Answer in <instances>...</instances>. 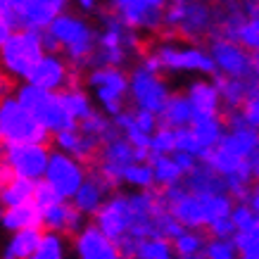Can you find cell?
Returning <instances> with one entry per match:
<instances>
[{
	"label": "cell",
	"instance_id": "4316f807",
	"mask_svg": "<svg viewBox=\"0 0 259 259\" xmlns=\"http://www.w3.org/2000/svg\"><path fill=\"white\" fill-rule=\"evenodd\" d=\"M181 183H183L188 190H193V193H226L224 176L214 171L204 159H200V162L183 176Z\"/></svg>",
	"mask_w": 259,
	"mask_h": 259
},
{
	"label": "cell",
	"instance_id": "603a6c76",
	"mask_svg": "<svg viewBox=\"0 0 259 259\" xmlns=\"http://www.w3.org/2000/svg\"><path fill=\"white\" fill-rule=\"evenodd\" d=\"M53 143H55L57 150L69 152V155L83 159V162H93V159L98 157V150H100V145H102L95 136H91L88 131L81 128L79 121L67 126V128H62V131H57V134H53Z\"/></svg>",
	"mask_w": 259,
	"mask_h": 259
},
{
	"label": "cell",
	"instance_id": "7402d4cb",
	"mask_svg": "<svg viewBox=\"0 0 259 259\" xmlns=\"http://www.w3.org/2000/svg\"><path fill=\"white\" fill-rule=\"evenodd\" d=\"M40 217H43V226L64 236H74L86 221V217L74 207L69 197H55L53 202L40 207Z\"/></svg>",
	"mask_w": 259,
	"mask_h": 259
},
{
	"label": "cell",
	"instance_id": "4dcf8cb0",
	"mask_svg": "<svg viewBox=\"0 0 259 259\" xmlns=\"http://www.w3.org/2000/svg\"><path fill=\"white\" fill-rule=\"evenodd\" d=\"M148 162L152 166V174H155V186H159V188L176 186L186 176L174 155H155V152H150Z\"/></svg>",
	"mask_w": 259,
	"mask_h": 259
},
{
	"label": "cell",
	"instance_id": "7dc6e473",
	"mask_svg": "<svg viewBox=\"0 0 259 259\" xmlns=\"http://www.w3.org/2000/svg\"><path fill=\"white\" fill-rule=\"evenodd\" d=\"M74 3L83 15H98L100 12V0H74Z\"/></svg>",
	"mask_w": 259,
	"mask_h": 259
},
{
	"label": "cell",
	"instance_id": "bcb514c9",
	"mask_svg": "<svg viewBox=\"0 0 259 259\" xmlns=\"http://www.w3.org/2000/svg\"><path fill=\"white\" fill-rule=\"evenodd\" d=\"M12 88H15V79L0 67V100L8 98V95H12Z\"/></svg>",
	"mask_w": 259,
	"mask_h": 259
},
{
	"label": "cell",
	"instance_id": "e0dca14e",
	"mask_svg": "<svg viewBox=\"0 0 259 259\" xmlns=\"http://www.w3.org/2000/svg\"><path fill=\"white\" fill-rule=\"evenodd\" d=\"M67 8H69V0H12L5 15L15 22L17 29L43 31Z\"/></svg>",
	"mask_w": 259,
	"mask_h": 259
},
{
	"label": "cell",
	"instance_id": "5bb4252c",
	"mask_svg": "<svg viewBox=\"0 0 259 259\" xmlns=\"http://www.w3.org/2000/svg\"><path fill=\"white\" fill-rule=\"evenodd\" d=\"M76 79H79V69H74L60 50H46L24 81L48 88V91H62V88L76 83Z\"/></svg>",
	"mask_w": 259,
	"mask_h": 259
},
{
	"label": "cell",
	"instance_id": "277c9868",
	"mask_svg": "<svg viewBox=\"0 0 259 259\" xmlns=\"http://www.w3.org/2000/svg\"><path fill=\"white\" fill-rule=\"evenodd\" d=\"M98 40L91 57V67H124L131 57L141 53V31L126 26L112 10L98 12Z\"/></svg>",
	"mask_w": 259,
	"mask_h": 259
},
{
	"label": "cell",
	"instance_id": "7c38bea8",
	"mask_svg": "<svg viewBox=\"0 0 259 259\" xmlns=\"http://www.w3.org/2000/svg\"><path fill=\"white\" fill-rule=\"evenodd\" d=\"M86 176H88V169L83 159L74 157L69 152H62V150H57V148L50 150V159H48L43 181L55 190L57 195L71 197L79 190V186L83 183Z\"/></svg>",
	"mask_w": 259,
	"mask_h": 259
},
{
	"label": "cell",
	"instance_id": "681fc988",
	"mask_svg": "<svg viewBox=\"0 0 259 259\" xmlns=\"http://www.w3.org/2000/svg\"><path fill=\"white\" fill-rule=\"evenodd\" d=\"M12 176H15V174H12V169L8 166V162H5V159L0 157V190H3L5 186H8V181L12 179Z\"/></svg>",
	"mask_w": 259,
	"mask_h": 259
},
{
	"label": "cell",
	"instance_id": "4fadbf2b",
	"mask_svg": "<svg viewBox=\"0 0 259 259\" xmlns=\"http://www.w3.org/2000/svg\"><path fill=\"white\" fill-rule=\"evenodd\" d=\"M207 50L214 60V69L221 76H238V79L254 76L252 50H247L243 43L226 38V36H212Z\"/></svg>",
	"mask_w": 259,
	"mask_h": 259
},
{
	"label": "cell",
	"instance_id": "5b68a950",
	"mask_svg": "<svg viewBox=\"0 0 259 259\" xmlns=\"http://www.w3.org/2000/svg\"><path fill=\"white\" fill-rule=\"evenodd\" d=\"M15 98L31 112L33 117L38 119L40 124L46 126L50 136L62 131V128H67L71 124H76V119L71 117L69 110L64 107L62 98H60V91H48V88H40L36 83L24 81V83L17 86Z\"/></svg>",
	"mask_w": 259,
	"mask_h": 259
},
{
	"label": "cell",
	"instance_id": "7bdbcfd3",
	"mask_svg": "<svg viewBox=\"0 0 259 259\" xmlns=\"http://www.w3.org/2000/svg\"><path fill=\"white\" fill-rule=\"evenodd\" d=\"M240 117L245 119V124L254 126V128H259V91L257 93H252L247 100L240 105Z\"/></svg>",
	"mask_w": 259,
	"mask_h": 259
},
{
	"label": "cell",
	"instance_id": "52a82bcc",
	"mask_svg": "<svg viewBox=\"0 0 259 259\" xmlns=\"http://www.w3.org/2000/svg\"><path fill=\"white\" fill-rule=\"evenodd\" d=\"M86 86L93 91L95 105L110 117H117L121 110H126L128 102V71L124 67H88L86 69Z\"/></svg>",
	"mask_w": 259,
	"mask_h": 259
},
{
	"label": "cell",
	"instance_id": "8d00e7d4",
	"mask_svg": "<svg viewBox=\"0 0 259 259\" xmlns=\"http://www.w3.org/2000/svg\"><path fill=\"white\" fill-rule=\"evenodd\" d=\"M121 181L131 190L155 188V174H152V166H150L148 159H136L131 164H126Z\"/></svg>",
	"mask_w": 259,
	"mask_h": 259
},
{
	"label": "cell",
	"instance_id": "db71d44e",
	"mask_svg": "<svg viewBox=\"0 0 259 259\" xmlns=\"http://www.w3.org/2000/svg\"><path fill=\"white\" fill-rule=\"evenodd\" d=\"M10 5H12V0H0V12H8Z\"/></svg>",
	"mask_w": 259,
	"mask_h": 259
},
{
	"label": "cell",
	"instance_id": "f35d334b",
	"mask_svg": "<svg viewBox=\"0 0 259 259\" xmlns=\"http://www.w3.org/2000/svg\"><path fill=\"white\" fill-rule=\"evenodd\" d=\"M204 259H236L238 257V245L233 238L228 236H212L204 240Z\"/></svg>",
	"mask_w": 259,
	"mask_h": 259
},
{
	"label": "cell",
	"instance_id": "ba28073f",
	"mask_svg": "<svg viewBox=\"0 0 259 259\" xmlns=\"http://www.w3.org/2000/svg\"><path fill=\"white\" fill-rule=\"evenodd\" d=\"M43 53H46L43 31L15 29V33L8 38V43L0 48V67L15 81H24Z\"/></svg>",
	"mask_w": 259,
	"mask_h": 259
},
{
	"label": "cell",
	"instance_id": "6da1fadb",
	"mask_svg": "<svg viewBox=\"0 0 259 259\" xmlns=\"http://www.w3.org/2000/svg\"><path fill=\"white\" fill-rule=\"evenodd\" d=\"M259 155V128L245 124L240 112H228L226 131L217 148L207 152L204 162L224 179H238L252 183V162Z\"/></svg>",
	"mask_w": 259,
	"mask_h": 259
},
{
	"label": "cell",
	"instance_id": "7a4b0ae2",
	"mask_svg": "<svg viewBox=\"0 0 259 259\" xmlns=\"http://www.w3.org/2000/svg\"><path fill=\"white\" fill-rule=\"evenodd\" d=\"M43 38L46 50H60L74 69L86 71L95 53L98 26L83 12L64 10L43 29Z\"/></svg>",
	"mask_w": 259,
	"mask_h": 259
},
{
	"label": "cell",
	"instance_id": "83f0119b",
	"mask_svg": "<svg viewBox=\"0 0 259 259\" xmlns=\"http://www.w3.org/2000/svg\"><path fill=\"white\" fill-rule=\"evenodd\" d=\"M188 126H190V134H193V138L197 141V145L202 148L204 157H207V152H209V150L219 145V141L224 138V131H226V121H224L221 117L195 119V121H190Z\"/></svg>",
	"mask_w": 259,
	"mask_h": 259
},
{
	"label": "cell",
	"instance_id": "f5cc1de1",
	"mask_svg": "<svg viewBox=\"0 0 259 259\" xmlns=\"http://www.w3.org/2000/svg\"><path fill=\"white\" fill-rule=\"evenodd\" d=\"M252 176H254V181L259 183V155L254 157V162H252Z\"/></svg>",
	"mask_w": 259,
	"mask_h": 259
},
{
	"label": "cell",
	"instance_id": "74e56055",
	"mask_svg": "<svg viewBox=\"0 0 259 259\" xmlns=\"http://www.w3.org/2000/svg\"><path fill=\"white\" fill-rule=\"evenodd\" d=\"M171 257H174L171 238L150 236V238H143L138 243L134 259H171Z\"/></svg>",
	"mask_w": 259,
	"mask_h": 259
},
{
	"label": "cell",
	"instance_id": "60d3db41",
	"mask_svg": "<svg viewBox=\"0 0 259 259\" xmlns=\"http://www.w3.org/2000/svg\"><path fill=\"white\" fill-rule=\"evenodd\" d=\"M150 152L155 155H171L176 152V128L174 126L159 124L150 138Z\"/></svg>",
	"mask_w": 259,
	"mask_h": 259
},
{
	"label": "cell",
	"instance_id": "ac0fdd59",
	"mask_svg": "<svg viewBox=\"0 0 259 259\" xmlns=\"http://www.w3.org/2000/svg\"><path fill=\"white\" fill-rule=\"evenodd\" d=\"M93 221L112 238V240H121V238L131 231V202H128V193L121 190H112L100 204V209L95 212Z\"/></svg>",
	"mask_w": 259,
	"mask_h": 259
},
{
	"label": "cell",
	"instance_id": "2e32d148",
	"mask_svg": "<svg viewBox=\"0 0 259 259\" xmlns=\"http://www.w3.org/2000/svg\"><path fill=\"white\" fill-rule=\"evenodd\" d=\"M164 202L174 219L179 221L183 228H207V212H204V197L200 193L188 190L183 183L162 188Z\"/></svg>",
	"mask_w": 259,
	"mask_h": 259
},
{
	"label": "cell",
	"instance_id": "9a60e30c",
	"mask_svg": "<svg viewBox=\"0 0 259 259\" xmlns=\"http://www.w3.org/2000/svg\"><path fill=\"white\" fill-rule=\"evenodd\" d=\"M3 159L8 162L15 176L40 181L46 174L48 159H50V148L46 143L26 141V143H10L3 150Z\"/></svg>",
	"mask_w": 259,
	"mask_h": 259
},
{
	"label": "cell",
	"instance_id": "f6af8a7d",
	"mask_svg": "<svg viewBox=\"0 0 259 259\" xmlns=\"http://www.w3.org/2000/svg\"><path fill=\"white\" fill-rule=\"evenodd\" d=\"M15 29H17L15 22H12V19L5 15V12H0V48L8 43V38L12 36V33H15Z\"/></svg>",
	"mask_w": 259,
	"mask_h": 259
},
{
	"label": "cell",
	"instance_id": "ee69618b",
	"mask_svg": "<svg viewBox=\"0 0 259 259\" xmlns=\"http://www.w3.org/2000/svg\"><path fill=\"white\" fill-rule=\"evenodd\" d=\"M207 231H209V236H228V238H233L236 236V224H233L231 217H224V219L209 224Z\"/></svg>",
	"mask_w": 259,
	"mask_h": 259
},
{
	"label": "cell",
	"instance_id": "8fae6325",
	"mask_svg": "<svg viewBox=\"0 0 259 259\" xmlns=\"http://www.w3.org/2000/svg\"><path fill=\"white\" fill-rule=\"evenodd\" d=\"M95 159H98L95 171L107 181V186H110L112 190H119L124 186L121 176H124L126 164L136 162L138 155H136V148L131 145V141H128L126 136L114 134V136H110L107 141H102Z\"/></svg>",
	"mask_w": 259,
	"mask_h": 259
},
{
	"label": "cell",
	"instance_id": "f546056e",
	"mask_svg": "<svg viewBox=\"0 0 259 259\" xmlns=\"http://www.w3.org/2000/svg\"><path fill=\"white\" fill-rule=\"evenodd\" d=\"M157 117H159V124L164 126H174V128L188 126L193 121V110H190V102L186 98V93L181 91V93L169 95V100L164 102V107L159 110Z\"/></svg>",
	"mask_w": 259,
	"mask_h": 259
},
{
	"label": "cell",
	"instance_id": "b9f144b4",
	"mask_svg": "<svg viewBox=\"0 0 259 259\" xmlns=\"http://www.w3.org/2000/svg\"><path fill=\"white\" fill-rule=\"evenodd\" d=\"M231 219L236 224V233L238 231H245V228H250L257 219V214L252 212V207L245 200H236L233 202V209H231Z\"/></svg>",
	"mask_w": 259,
	"mask_h": 259
},
{
	"label": "cell",
	"instance_id": "d6986e66",
	"mask_svg": "<svg viewBox=\"0 0 259 259\" xmlns=\"http://www.w3.org/2000/svg\"><path fill=\"white\" fill-rule=\"evenodd\" d=\"M107 10H112L126 26L141 33H157L162 29L164 10L152 8L145 0H107Z\"/></svg>",
	"mask_w": 259,
	"mask_h": 259
},
{
	"label": "cell",
	"instance_id": "484cf974",
	"mask_svg": "<svg viewBox=\"0 0 259 259\" xmlns=\"http://www.w3.org/2000/svg\"><path fill=\"white\" fill-rule=\"evenodd\" d=\"M0 226L8 233H15L22 228H40L43 226L40 207L33 200L24 204H12V207H0Z\"/></svg>",
	"mask_w": 259,
	"mask_h": 259
},
{
	"label": "cell",
	"instance_id": "ffe728a7",
	"mask_svg": "<svg viewBox=\"0 0 259 259\" xmlns=\"http://www.w3.org/2000/svg\"><path fill=\"white\" fill-rule=\"evenodd\" d=\"M71 250L79 259H119L117 240H112L98 224H83L71 236Z\"/></svg>",
	"mask_w": 259,
	"mask_h": 259
},
{
	"label": "cell",
	"instance_id": "11a10c76",
	"mask_svg": "<svg viewBox=\"0 0 259 259\" xmlns=\"http://www.w3.org/2000/svg\"><path fill=\"white\" fill-rule=\"evenodd\" d=\"M200 3H217V0H200Z\"/></svg>",
	"mask_w": 259,
	"mask_h": 259
},
{
	"label": "cell",
	"instance_id": "f1b7e54d",
	"mask_svg": "<svg viewBox=\"0 0 259 259\" xmlns=\"http://www.w3.org/2000/svg\"><path fill=\"white\" fill-rule=\"evenodd\" d=\"M40 240V228H22L8 238L3 247V259H33L36 245Z\"/></svg>",
	"mask_w": 259,
	"mask_h": 259
},
{
	"label": "cell",
	"instance_id": "d4e9b609",
	"mask_svg": "<svg viewBox=\"0 0 259 259\" xmlns=\"http://www.w3.org/2000/svg\"><path fill=\"white\" fill-rule=\"evenodd\" d=\"M214 81H217V88H219L221 95V105L226 112L240 110L252 93L259 91V83L254 76H247V79H238V76H221V74H214Z\"/></svg>",
	"mask_w": 259,
	"mask_h": 259
},
{
	"label": "cell",
	"instance_id": "3957f363",
	"mask_svg": "<svg viewBox=\"0 0 259 259\" xmlns=\"http://www.w3.org/2000/svg\"><path fill=\"white\" fill-rule=\"evenodd\" d=\"M162 29L169 38L179 36L190 43H202L217 36V5L200 0H171L164 8Z\"/></svg>",
	"mask_w": 259,
	"mask_h": 259
},
{
	"label": "cell",
	"instance_id": "e575fe53",
	"mask_svg": "<svg viewBox=\"0 0 259 259\" xmlns=\"http://www.w3.org/2000/svg\"><path fill=\"white\" fill-rule=\"evenodd\" d=\"M245 3V24L240 26L236 40L247 50H259V0H243Z\"/></svg>",
	"mask_w": 259,
	"mask_h": 259
},
{
	"label": "cell",
	"instance_id": "8992f818",
	"mask_svg": "<svg viewBox=\"0 0 259 259\" xmlns=\"http://www.w3.org/2000/svg\"><path fill=\"white\" fill-rule=\"evenodd\" d=\"M152 53L157 55L164 74H195V76H214L217 74L209 50L200 48L197 43H190V40L188 46H183V43H176L174 38H164L152 48Z\"/></svg>",
	"mask_w": 259,
	"mask_h": 259
},
{
	"label": "cell",
	"instance_id": "1f68e13d",
	"mask_svg": "<svg viewBox=\"0 0 259 259\" xmlns=\"http://www.w3.org/2000/svg\"><path fill=\"white\" fill-rule=\"evenodd\" d=\"M60 98H62L64 107L69 110V114L76 119V121L86 119L88 114H93V112L98 110V105L93 102L91 93H88L83 86H79V83H71V86L62 88V91H60Z\"/></svg>",
	"mask_w": 259,
	"mask_h": 259
},
{
	"label": "cell",
	"instance_id": "44dd1931",
	"mask_svg": "<svg viewBox=\"0 0 259 259\" xmlns=\"http://www.w3.org/2000/svg\"><path fill=\"white\" fill-rule=\"evenodd\" d=\"M183 93L190 102L193 110V121L195 119H207V117H221L224 105H221V95L217 88L214 76H197V79L188 81Z\"/></svg>",
	"mask_w": 259,
	"mask_h": 259
},
{
	"label": "cell",
	"instance_id": "816d5d0a",
	"mask_svg": "<svg viewBox=\"0 0 259 259\" xmlns=\"http://www.w3.org/2000/svg\"><path fill=\"white\" fill-rule=\"evenodd\" d=\"M252 60H254V79H257V83H259V50L252 53Z\"/></svg>",
	"mask_w": 259,
	"mask_h": 259
},
{
	"label": "cell",
	"instance_id": "30bf717a",
	"mask_svg": "<svg viewBox=\"0 0 259 259\" xmlns=\"http://www.w3.org/2000/svg\"><path fill=\"white\" fill-rule=\"evenodd\" d=\"M171 86L166 83L164 74L159 71H150L143 64H136L128 71V100L134 107H143L159 114V110L164 107V102L171 95Z\"/></svg>",
	"mask_w": 259,
	"mask_h": 259
},
{
	"label": "cell",
	"instance_id": "ab89813d",
	"mask_svg": "<svg viewBox=\"0 0 259 259\" xmlns=\"http://www.w3.org/2000/svg\"><path fill=\"white\" fill-rule=\"evenodd\" d=\"M238 245V257L243 259H259V217L254 219L250 228L245 231H238L233 236Z\"/></svg>",
	"mask_w": 259,
	"mask_h": 259
},
{
	"label": "cell",
	"instance_id": "f907efd6",
	"mask_svg": "<svg viewBox=\"0 0 259 259\" xmlns=\"http://www.w3.org/2000/svg\"><path fill=\"white\" fill-rule=\"evenodd\" d=\"M145 3H148V5H152V8H162V10H164L171 0H145Z\"/></svg>",
	"mask_w": 259,
	"mask_h": 259
},
{
	"label": "cell",
	"instance_id": "836d02e7",
	"mask_svg": "<svg viewBox=\"0 0 259 259\" xmlns=\"http://www.w3.org/2000/svg\"><path fill=\"white\" fill-rule=\"evenodd\" d=\"M36 193V181L24 179V176H12L8 186L0 190V207H12V204L31 202Z\"/></svg>",
	"mask_w": 259,
	"mask_h": 259
},
{
	"label": "cell",
	"instance_id": "c3c4849f",
	"mask_svg": "<svg viewBox=\"0 0 259 259\" xmlns=\"http://www.w3.org/2000/svg\"><path fill=\"white\" fill-rule=\"evenodd\" d=\"M245 202L250 204V207H252V212H254V214L259 217V183L250 188V193H247V197H245Z\"/></svg>",
	"mask_w": 259,
	"mask_h": 259
},
{
	"label": "cell",
	"instance_id": "cb8c5ba5",
	"mask_svg": "<svg viewBox=\"0 0 259 259\" xmlns=\"http://www.w3.org/2000/svg\"><path fill=\"white\" fill-rule=\"evenodd\" d=\"M110 193H112V188L107 186V181L102 179L98 171H93L83 179V183L79 186V190H76L69 200L74 202V207H76V209L88 219V217H95V212L100 209V204L105 202V197L110 195Z\"/></svg>",
	"mask_w": 259,
	"mask_h": 259
},
{
	"label": "cell",
	"instance_id": "d590c367",
	"mask_svg": "<svg viewBox=\"0 0 259 259\" xmlns=\"http://www.w3.org/2000/svg\"><path fill=\"white\" fill-rule=\"evenodd\" d=\"M67 252H69V245H67L64 233L48 228V231H40V240L36 245L33 259H64Z\"/></svg>",
	"mask_w": 259,
	"mask_h": 259
},
{
	"label": "cell",
	"instance_id": "9c48e42d",
	"mask_svg": "<svg viewBox=\"0 0 259 259\" xmlns=\"http://www.w3.org/2000/svg\"><path fill=\"white\" fill-rule=\"evenodd\" d=\"M48 138H50L48 128L17 100L15 93L0 100V141L5 145L26 141L46 143Z\"/></svg>",
	"mask_w": 259,
	"mask_h": 259
},
{
	"label": "cell",
	"instance_id": "d6a6232c",
	"mask_svg": "<svg viewBox=\"0 0 259 259\" xmlns=\"http://www.w3.org/2000/svg\"><path fill=\"white\" fill-rule=\"evenodd\" d=\"M204 240L200 228H183L179 236L171 240L174 245V257L179 259H200L204 250Z\"/></svg>",
	"mask_w": 259,
	"mask_h": 259
}]
</instances>
